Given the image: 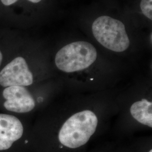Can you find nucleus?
<instances>
[{
    "instance_id": "nucleus-1",
    "label": "nucleus",
    "mask_w": 152,
    "mask_h": 152,
    "mask_svg": "<svg viewBox=\"0 0 152 152\" xmlns=\"http://www.w3.org/2000/svg\"><path fill=\"white\" fill-rule=\"evenodd\" d=\"M98 118L93 112L85 110L72 115L59 132L58 139L64 146L76 149L86 144L95 133Z\"/></svg>"
},
{
    "instance_id": "nucleus-2",
    "label": "nucleus",
    "mask_w": 152,
    "mask_h": 152,
    "mask_svg": "<svg viewBox=\"0 0 152 152\" xmlns=\"http://www.w3.org/2000/svg\"><path fill=\"white\" fill-rule=\"evenodd\" d=\"M97 51L92 44L77 41L68 44L55 55V63L60 71L72 73L82 71L95 61Z\"/></svg>"
},
{
    "instance_id": "nucleus-3",
    "label": "nucleus",
    "mask_w": 152,
    "mask_h": 152,
    "mask_svg": "<svg viewBox=\"0 0 152 152\" xmlns=\"http://www.w3.org/2000/svg\"><path fill=\"white\" fill-rule=\"evenodd\" d=\"M92 33L105 48L121 53L129 48L130 42L122 22L108 16H101L92 23Z\"/></svg>"
},
{
    "instance_id": "nucleus-4",
    "label": "nucleus",
    "mask_w": 152,
    "mask_h": 152,
    "mask_svg": "<svg viewBox=\"0 0 152 152\" xmlns=\"http://www.w3.org/2000/svg\"><path fill=\"white\" fill-rule=\"evenodd\" d=\"M33 82L32 73L21 56L15 58L0 72V85L3 87L27 86Z\"/></svg>"
},
{
    "instance_id": "nucleus-5",
    "label": "nucleus",
    "mask_w": 152,
    "mask_h": 152,
    "mask_svg": "<svg viewBox=\"0 0 152 152\" xmlns=\"http://www.w3.org/2000/svg\"><path fill=\"white\" fill-rule=\"evenodd\" d=\"M2 94L6 99L4 107L9 111L24 113L31 112L35 107L32 95L24 86L6 87Z\"/></svg>"
},
{
    "instance_id": "nucleus-6",
    "label": "nucleus",
    "mask_w": 152,
    "mask_h": 152,
    "mask_svg": "<svg viewBox=\"0 0 152 152\" xmlns=\"http://www.w3.org/2000/svg\"><path fill=\"white\" fill-rule=\"evenodd\" d=\"M22 122L16 117L0 113V151L9 149L23 134Z\"/></svg>"
},
{
    "instance_id": "nucleus-7",
    "label": "nucleus",
    "mask_w": 152,
    "mask_h": 152,
    "mask_svg": "<svg viewBox=\"0 0 152 152\" xmlns=\"http://www.w3.org/2000/svg\"><path fill=\"white\" fill-rule=\"evenodd\" d=\"M130 113L137 122L149 127H152V103L147 99H142L132 104Z\"/></svg>"
},
{
    "instance_id": "nucleus-8",
    "label": "nucleus",
    "mask_w": 152,
    "mask_h": 152,
    "mask_svg": "<svg viewBox=\"0 0 152 152\" xmlns=\"http://www.w3.org/2000/svg\"><path fill=\"white\" fill-rule=\"evenodd\" d=\"M152 0H141L140 9L142 14L148 19H152Z\"/></svg>"
},
{
    "instance_id": "nucleus-9",
    "label": "nucleus",
    "mask_w": 152,
    "mask_h": 152,
    "mask_svg": "<svg viewBox=\"0 0 152 152\" xmlns=\"http://www.w3.org/2000/svg\"><path fill=\"white\" fill-rule=\"evenodd\" d=\"M18 0H1V2L5 6H10L15 4L16 2V1H18ZM32 3H34V4H36V3H38L40 1H41L42 0H28Z\"/></svg>"
},
{
    "instance_id": "nucleus-10",
    "label": "nucleus",
    "mask_w": 152,
    "mask_h": 152,
    "mask_svg": "<svg viewBox=\"0 0 152 152\" xmlns=\"http://www.w3.org/2000/svg\"><path fill=\"white\" fill-rule=\"evenodd\" d=\"M2 58H3L2 54L1 51H0V65L1 64V63H2Z\"/></svg>"
},
{
    "instance_id": "nucleus-11",
    "label": "nucleus",
    "mask_w": 152,
    "mask_h": 152,
    "mask_svg": "<svg viewBox=\"0 0 152 152\" xmlns=\"http://www.w3.org/2000/svg\"><path fill=\"white\" fill-rule=\"evenodd\" d=\"M149 152H152V150H151V151H149Z\"/></svg>"
}]
</instances>
